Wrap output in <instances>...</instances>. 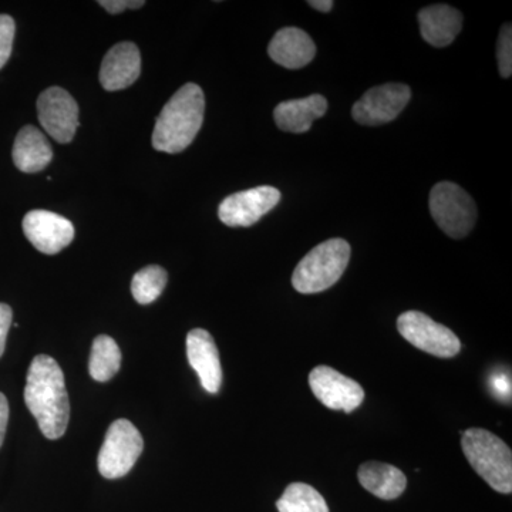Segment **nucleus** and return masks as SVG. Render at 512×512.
Segmentation results:
<instances>
[{
	"label": "nucleus",
	"mask_w": 512,
	"mask_h": 512,
	"mask_svg": "<svg viewBox=\"0 0 512 512\" xmlns=\"http://www.w3.org/2000/svg\"><path fill=\"white\" fill-rule=\"evenodd\" d=\"M25 403L46 439L57 440L66 433L69 394L62 369L53 357L39 355L32 360L26 377Z\"/></svg>",
	"instance_id": "f257e3e1"
},
{
	"label": "nucleus",
	"mask_w": 512,
	"mask_h": 512,
	"mask_svg": "<svg viewBox=\"0 0 512 512\" xmlns=\"http://www.w3.org/2000/svg\"><path fill=\"white\" fill-rule=\"evenodd\" d=\"M205 97L200 86L187 83L161 110L153 133V147L178 154L191 146L204 121Z\"/></svg>",
	"instance_id": "f03ea898"
},
{
	"label": "nucleus",
	"mask_w": 512,
	"mask_h": 512,
	"mask_svg": "<svg viewBox=\"0 0 512 512\" xmlns=\"http://www.w3.org/2000/svg\"><path fill=\"white\" fill-rule=\"evenodd\" d=\"M464 456L478 476L501 494L512 491L511 448L500 437L485 429H467L461 436Z\"/></svg>",
	"instance_id": "7ed1b4c3"
},
{
	"label": "nucleus",
	"mask_w": 512,
	"mask_h": 512,
	"mask_svg": "<svg viewBox=\"0 0 512 512\" xmlns=\"http://www.w3.org/2000/svg\"><path fill=\"white\" fill-rule=\"evenodd\" d=\"M350 261V245L333 238L312 249L296 266L292 285L299 293L311 295L328 291L345 274Z\"/></svg>",
	"instance_id": "20e7f679"
},
{
	"label": "nucleus",
	"mask_w": 512,
	"mask_h": 512,
	"mask_svg": "<svg viewBox=\"0 0 512 512\" xmlns=\"http://www.w3.org/2000/svg\"><path fill=\"white\" fill-rule=\"evenodd\" d=\"M430 212L441 231L454 239L467 237L477 221L476 202L460 185L448 181L431 190Z\"/></svg>",
	"instance_id": "39448f33"
},
{
	"label": "nucleus",
	"mask_w": 512,
	"mask_h": 512,
	"mask_svg": "<svg viewBox=\"0 0 512 512\" xmlns=\"http://www.w3.org/2000/svg\"><path fill=\"white\" fill-rule=\"evenodd\" d=\"M143 448V437L131 421H114L107 430L97 458L101 476L109 480L126 476L137 463Z\"/></svg>",
	"instance_id": "423d86ee"
},
{
	"label": "nucleus",
	"mask_w": 512,
	"mask_h": 512,
	"mask_svg": "<svg viewBox=\"0 0 512 512\" xmlns=\"http://www.w3.org/2000/svg\"><path fill=\"white\" fill-rule=\"evenodd\" d=\"M397 329L414 348L430 355L448 359L460 353L461 343L456 333L447 326L434 322L426 313L417 311L402 313L397 319Z\"/></svg>",
	"instance_id": "0eeeda50"
},
{
	"label": "nucleus",
	"mask_w": 512,
	"mask_h": 512,
	"mask_svg": "<svg viewBox=\"0 0 512 512\" xmlns=\"http://www.w3.org/2000/svg\"><path fill=\"white\" fill-rule=\"evenodd\" d=\"M412 99V90L402 83L373 87L356 101L352 116L362 126H382L399 116Z\"/></svg>",
	"instance_id": "6e6552de"
},
{
	"label": "nucleus",
	"mask_w": 512,
	"mask_h": 512,
	"mask_svg": "<svg viewBox=\"0 0 512 512\" xmlns=\"http://www.w3.org/2000/svg\"><path fill=\"white\" fill-rule=\"evenodd\" d=\"M37 117L46 133L60 144L70 143L79 128V106L60 87H50L40 94Z\"/></svg>",
	"instance_id": "1a4fd4ad"
},
{
	"label": "nucleus",
	"mask_w": 512,
	"mask_h": 512,
	"mask_svg": "<svg viewBox=\"0 0 512 512\" xmlns=\"http://www.w3.org/2000/svg\"><path fill=\"white\" fill-rule=\"evenodd\" d=\"M281 201V192L262 185L251 190L235 192L221 202L218 217L228 227H251Z\"/></svg>",
	"instance_id": "9d476101"
},
{
	"label": "nucleus",
	"mask_w": 512,
	"mask_h": 512,
	"mask_svg": "<svg viewBox=\"0 0 512 512\" xmlns=\"http://www.w3.org/2000/svg\"><path fill=\"white\" fill-rule=\"evenodd\" d=\"M309 386L316 399L332 410L352 413L365 400V390L356 380L329 366L315 367L309 375Z\"/></svg>",
	"instance_id": "9b49d317"
},
{
	"label": "nucleus",
	"mask_w": 512,
	"mask_h": 512,
	"mask_svg": "<svg viewBox=\"0 0 512 512\" xmlns=\"http://www.w3.org/2000/svg\"><path fill=\"white\" fill-rule=\"evenodd\" d=\"M22 225L30 244L42 254H59L74 239L72 222L52 211H30L23 218Z\"/></svg>",
	"instance_id": "f8f14e48"
},
{
	"label": "nucleus",
	"mask_w": 512,
	"mask_h": 512,
	"mask_svg": "<svg viewBox=\"0 0 512 512\" xmlns=\"http://www.w3.org/2000/svg\"><path fill=\"white\" fill-rule=\"evenodd\" d=\"M187 356L192 369L200 377L208 393L220 392L222 367L220 352L211 333L205 329H192L187 335Z\"/></svg>",
	"instance_id": "ddd939ff"
},
{
	"label": "nucleus",
	"mask_w": 512,
	"mask_h": 512,
	"mask_svg": "<svg viewBox=\"0 0 512 512\" xmlns=\"http://www.w3.org/2000/svg\"><path fill=\"white\" fill-rule=\"evenodd\" d=\"M141 73V55L131 42L111 47L100 69V83L107 92H119L136 83Z\"/></svg>",
	"instance_id": "4468645a"
},
{
	"label": "nucleus",
	"mask_w": 512,
	"mask_h": 512,
	"mask_svg": "<svg viewBox=\"0 0 512 512\" xmlns=\"http://www.w3.org/2000/svg\"><path fill=\"white\" fill-rule=\"evenodd\" d=\"M269 56L286 69H302L316 56V46L305 30L284 28L276 32L268 47Z\"/></svg>",
	"instance_id": "2eb2a0df"
},
{
	"label": "nucleus",
	"mask_w": 512,
	"mask_h": 512,
	"mask_svg": "<svg viewBox=\"0 0 512 512\" xmlns=\"http://www.w3.org/2000/svg\"><path fill=\"white\" fill-rule=\"evenodd\" d=\"M328 101L320 94L305 99L279 103L274 111L276 126L286 133L303 134L311 130L313 121L325 116Z\"/></svg>",
	"instance_id": "dca6fc26"
},
{
	"label": "nucleus",
	"mask_w": 512,
	"mask_h": 512,
	"mask_svg": "<svg viewBox=\"0 0 512 512\" xmlns=\"http://www.w3.org/2000/svg\"><path fill=\"white\" fill-rule=\"evenodd\" d=\"M420 32L434 47H446L456 40L463 28V15L448 5H433L420 10Z\"/></svg>",
	"instance_id": "f3484780"
},
{
	"label": "nucleus",
	"mask_w": 512,
	"mask_h": 512,
	"mask_svg": "<svg viewBox=\"0 0 512 512\" xmlns=\"http://www.w3.org/2000/svg\"><path fill=\"white\" fill-rule=\"evenodd\" d=\"M12 157L13 163L20 171L35 174L45 170L50 164L53 150L42 131L33 126H26L16 137Z\"/></svg>",
	"instance_id": "a211bd4d"
},
{
	"label": "nucleus",
	"mask_w": 512,
	"mask_h": 512,
	"mask_svg": "<svg viewBox=\"0 0 512 512\" xmlns=\"http://www.w3.org/2000/svg\"><path fill=\"white\" fill-rule=\"evenodd\" d=\"M359 483L380 500H396L407 487V478L400 468L379 461H367L357 471Z\"/></svg>",
	"instance_id": "6ab92c4d"
},
{
	"label": "nucleus",
	"mask_w": 512,
	"mask_h": 512,
	"mask_svg": "<svg viewBox=\"0 0 512 512\" xmlns=\"http://www.w3.org/2000/svg\"><path fill=\"white\" fill-rule=\"evenodd\" d=\"M120 366L121 352L119 345L110 336H97L93 342L92 353H90V376L96 382H109L117 375Z\"/></svg>",
	"instance_id": "aec40b11"
},
{
	"label": "nucleus",
	"mask_w": 512,
	"mask_h": 512,
	"mask_svg": "<svg viewBox=\"0 0 512 512\" xmlns=\"http://www.w3.org/2000/svg\"><path fill=\"white\" fill-rule=\"evenodd\" d=\"M279 512H329L325 498L312 485L292 483L276 501Z\"/></svg>",
	"instance_id": "412c9836"
},
{
	"label": "nucleus",
	"mask_w": 512,
	"mask_h": 512,
	"mask_svg": "<svg viewBox=\"0 0 512 512\" xmlns=\"http://www.w3.org/2000/svg\"><path fill=\"white\" fill-rule=\"evenodd\" d=\"M167 279V272L161 266H146L134 275L131 293L140 305H148L160 298L167 285Z\"/></svg>",
	"instance_id": "4be33fe9"
},
{
	"label": "nucleus",
	"mask_w": 512,
	"mask_h": 512,
	"mask_svg": "<svg viewBox=\"0 0 512 512\" xmlns=\"http://www.w3.org/2000/svg\"><path fill=\"white\" fill-rule=\"evenodd\" d=\"M498 69L504 79L512 73V29L510 23L503 26L497 43Z\"/></svg>",
	"instance_id": "5701e85b"
},
{
	"label": "nucleus",
	"mask_w": 512,
	"mask_h": 512,
	"mask_svg": "<svg viewBox=\"0 0 512 512\" xmlns=\"http://www.w3.org/2000/svg\"><path fill=\"white\" fill-rule=\"evenodd\" d=\"M15 20L9 15H0V69L8 63L15 40Z\"/></svg>",
	"instance_id": "b1692460"
},
{
	"label": "nucleus",
	"mask_w": 512,
	"mask_h": 512,
	"mask_svg": "<svg viewBox=\"0 0 512 512\" xmlns=\"http://www.w3.org/2000/svg\"><path fill=\"white\" fill-rule=\"evenodd\" d=\"M99 5L103 6L111 15H119L126 9L143 8L146 2L143 0H100Z\"/></svg>",
	"instance_id": "393cba45"
},
{
	"label": "nucleus",
	"mask_w": 512,
	"mask_h": 512,
	"mask_svg": "<svg viewBox=\"0 0 512 512\" xmlns=\"http://www.w3.org/2000/svg\"><path fill=\"white\" fill-rule=\"evenodd\" d=\"M13 312L12 308L6 303H0V357L5 353L6 338L10 326H12Z\"/></svg>",
	"instance_id": "a878e982"
},
{
	"label": "nucleus",
	"mask_w": 512,
	"mask_h": 512,
	"mask_svg": "<svg viewBox=\"0 0 512 512\" xmlns=\"http://www.w3.org/2000/svg\"><path fill=\"white\" fill-rule=\"evenodd\" d=\"M491 386H493L495 396L501 397L503 400H510L511 397V380L510 375H495L491 377Z\"/></svg>",
	"instance_id": "bb28decb"
},
{
	"label": "nucleus",
	"mask_w": 512,
	"mask_h": 512,
	"mask_svg": "<svg viewBox=\"0 0 512 512\" xmlns=\"http://www.w3.org/2000/svg\"><path fill=\"white\" fill-rule=\"evenodd\" d=\"M9 421V403L5 394L0 393V447H2L3 440H5L6 427Z\"/></svg>",
	"instance_id": "cd10ccee"
},
{
	"label": "nucleus",
	"mask_w": 512,
	"mask_h": 512,
	"mask_svg": "<svg viewBox=\"0 0 512 512\" xmlns=\"http://www.w3.org/2000/svg\"><path fill=\"white\" fill-rule=\"evenodd\" d=\"M313 9L319 10V12L328 13L333 8L332 0H311L308 2Z\"/></svg>",
	"instance_id": "c85d7f7f"
}]
</instances>
